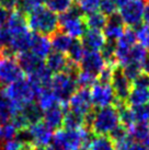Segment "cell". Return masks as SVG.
Returning <instances> with one entry per match:
<instances>
[{"instance_id": "obj_12", "label": "cell", "mask_w": 149, "mask_h": 150, "mask_svg": "<svg viewBox=\"0 0 149 150\" xmlns=\"http://www.w3.org/2000/svg\"><path fill=\"white\" fill-rule=\"evenodd\" d=\"M28 129H29L30 137H31V145L35 149L46 148L53 142L54 133L48 126H46L43 123V121L29 126Z\"/></svg>"}, {"instance_id": "obj_7", "label": "cell", "mask_w": 149, "mask_h": 150, "mask_svg": "<svg viewBox=\"0 0 149 150\" xmlns=\"http://www.w3.org/2000/svg\"><path fill=\"white\" fill-rule=\"evenodd\" d=\"M59 28L64 33L69 35L74 40H78L83 36L87 31V25L84 22V16L80 12L77 7H72L67 12L58 17Z\"/></svg>"}, {"instance_id": "obj_23", "label": "cell", "mask_w": 149, "mask_h": 150, "mask_svg": "<svg viewBox=\"0 0 149 150\" xmlns=\"http://www.w3.org/2000/svg\"><path fill=\"white\" fill-rule=\"evenodd\" d=\"M18 114L23 118V121L28 126L36 124L43 120V111L37 106L36 103H32L19 108Z\"/></svg>"}, {"instance_id": "obj_15", "label": "cell", "mask_w": 149, "mask_h": 150, "mask_svg": "<svg viewBox=\"0 0 149 150\" xmlns=\"http://www.w3.org/2000/svg\"><path fill=\"white\" fill-rule=\"evenodd\" d=\"M106 66L108 65L100 52H86L81 63L79 64L80 70L88 72L96 78Z\"/></svg>"}, {"instance_id": "obj_20", "label": "cell", "mask_w": 149, "mask_h": 150, "mask_svg": "<svg viewBox=\"0 0 149 150\" xmlns=\"http://www.w3.org/2000/svg\"><path fill=\"white\" fill-rule=\"evenodd\" d=\"M65 111L62 105H56L54 108L43 112V123L52 130H58L64 125Z\"/></svg>"}, {"instance_id": "obj_14", "label": "cell", "mask_w": 149, "mask_h": 150, "mask_svg": "<svg viewBox=\"0 0 149 150\" xmlns=\"http://www.w3.org/2000/svg\"><path fill=\"white\" fill-rule=\"evenodd\" d=\"M111 86L114 90V93H115L116 102L126 103L129 93L132 91L133 84L132 81L124 75L122 69L115 68L111 80Z\"/></svg>"}, {"instance_id": "obj_25", "label": "cell", "mask_w": 149, "mask_h": 150, "mask_svg": "<svg viewBox=\"0 0 149 150\" xmlns=\"http://www.w3.org/2000/svg\"><path fill=\"white\" fill-rule=\"evenodd\" d=\"M36 104L43 112L54 108L56 105H60L50 88H44L38 92L36 96Z\"/></svg>"}, {"instance_id": "obj_28", "label": "cell", "mask_w": 149, "mask_h": 150, "mask_svg": "<svg viewBox=\"0 0 149 150\" xmlns=\"http://www.w3.org/2000/svg\"><path fill=\"white\" fill-rule=\"evenodd\" d=\"M106 21H108V17H105L103 13L100 11L84 16V22L87 25V29L89 28V30L102 31L106 24Z\"/></svg>"}, {"instance_id": "obj_29", "label": "cell", "mask_w": 149, "mask_h": 150, "mask_svg": "<svg viewBox=\"0 0 149 150\" xmlns=\"http://www.w3.org/2000/svg\"><path fill=\"white\" fill-rule=\"evenodd\" d=\"M84 118L78 113H74L70 110L65 112V118H64V126L66 129H79L84 126Z\"/></svg>"}, {"instance_id": "obj_44", "label": "cell", "mask_w": 149, "mask_h": 150, "mask_svg": "<svg viewBox=\"0 0 149 150\" xmlns=\"http://www.w3.org/2000/svg\"><path fill=\"white\" fill-rule=\"evenodd\" d=\"M143 21L145 22V25L149 26V4H146L145 11H144V17H143Z\"/></svg>"}, {"instance_id": "obj_17", "label": "cell", "mask_w": 149, "mask_h": 150, "mask_svg": "<svg viewBox=\"0 0 149 150\" xmlns=\"http://www.w3.org/2000/svg\"><path fill=\"white\" fill-rule=\"evenodd\" d=\"M28 52L32 53L36 57L44 60L52 53L50 40L47 36L33 33L32 34V38H31V42H30Z\"/></svg>"}, {"instance_id": "obj_18", "label": "cell", "mask_w": 149, "mask_h": 150, "mask_svg": "<svg viewBox=\"0 0 149 150\" xmlns=\"http://www.w3.org/2000/svg\"><path fill=\"white\" fill-rule=\"evenodd\" d=\"M105 43L106 38L99 30H87L81 38V44L86 52H100Z\"/></svg>"}, {"instance_id": "obj_11", "label": "cell", "mask_w": 149, "mask_h": 150, "mask_svg": "<svg viewBox=\"0 0 149 150\" xmlns=\"http://www.w3.org/2000/svg\"><path fill=\"white\" fill-rule=\"evenodd\" d=\"M137 44L135 31L132 29H125L123 35L115 42V59L116 64L123 67L128 58L129 52Z\"/></svg>"}, {"instance_id": "obj_47", "label": "cell", "mask_w": 149, "mask_h": 150, "mask_svg": "<svg viewBox=\"0 0 149 150\" xmlns=\"http://www.w3.org/2000/svg\"><path fill=\"white\" fill-rule=\"evenodd\" d=\"M127 1H128V0H115V4H116V6H117V9L120 8V7H122L123 4H126Z\"/></svg>"}, {"instance_id": "obj_41", "label": "cell", "mask_w": 149, "mask_h": 150, "mask_svg": "<svg viewBox=\"0 0 149 150\" xmlns=\"http://www.w3.org/2000/svg\"><path fill=\"white\" fill-rule=\"evenodd\" d=\"M26 145H23L17 137L9 140H4V145L1 147V150H23Z\"/></svg>"}, {"instance_id": "obj_39", "label": "cell", "mask_w": 149, "mask_h": 150, "mask_svg": "<svg viewBox=\"0 0 149 150\" xmlns=\"http://www.w3.org/2000/svg\"><path fill=\"white\" fill-rule=\"evenodd\" d=\"M19 129L16 127V125L12 122H9L7 124L2 126V138L4 140H9V139H13L17 137Z\"/></svg>"}, {"instance_id": "obj_6", "label": "cell", "mask_w": 149, "mask_h": 150, "mask_svg": "<svg viewBox=\"0 0 149 150\" xmlns=\"http://www.w3.org/2000/svg\"><path fill=\"white\" fill-rule=\"evenodd\" d=\"M76 76L77 75H74L71 72L64 71L54 75L50 80V89L60 105L67 104L72 94L78 90Z\"/></svg>"}, {"instance_id": "obj_51", "label": "cell", "mask_w": 149, "mask_h": 150, "mask_svg": "<svg viewBox=\"0 0 149 150\" xmlns=\"http://www.w3.org/2000/svg\"><path fill=\"white\" fill-rule=\"evenodd\" d=\"M148 127H149V124H148Z\"/></svg>"}, {"instance_id": "obj_32", "label": "cell", "mask_w": 149, "mask_h": 150, "mask_svg": "<svg viewBox=\"0 0 149 150\" xmlns=\"http://www.w3.org/2000/svg\"><path fill=\"white\" fill-rule=\"evenodd\" d=\"M74 2L77 4V8L83 16H88L99 11L101 0H74Z\"/></svg>"}, {"instance_id": "obj_31", "label": "cell", "mask_w": 149, "mask_h": 150, "mask_svg": "<svg viewBox=\"0 0 149 150\" xmlns=\"http://www.w3.org/2000/svg\"><path fill=\"white\" fill-rule=\"evenodd\" d=\"M84 54H86V50L83 48L81 42H79L78 40H74V42L72 43V45L67 53V57H68L70 63L79 66V64L81 63Z\"/></svg>"}, {"instance_id": "obj_4", "label": "cell", "mask_w": 149, "mask_h": 150, "mask_svg": "<svg viewBox=\"0 0 149 150\" xmlns=\"http://www.w3.org/2000/svg\"><path fill=\"white\" fill-rule=\"evenodd\" d=\"M91 133L87 128L58 129L54 134L52 144L62 150H81L88 148Z\"/></svg>"}, {"instance_id": "obj_37", "label": "cell", "mask_w": 149, "mask_h": 150, "mask_svg": "<svg viewBox=\"0 0 149 150\" xmlns=\"http://www.w3.org/2000/svg\"><path fill=\"white\" fill-rule=\"evenodd\" d=\"M117 6L115 4V0H101L99 11L102 12L105 17H111L116 13Z\"/></svg>"}, {"instance_id": "obj_38", "label": "cell", "mask_w": 149, "mask_h": 150, "mask_svg": "<svg viewBox=\"0 0 149 150\" xmlns=\"http://www.w3.org/2000/svg\"><path fill=\"white\" fill-rule=\"evenodd\" d=\"M37 7H38V4L34 0H19L17 10L25 16V14H30Z\"/></svg>"}, {"instance_id": "obj_9", "label": "cell", "mask_w": 149, "mask_h": 150, "mask_svg": "<svg viewBox=\"0 0 149 150\" xmlns=\"http://www.w3.org/2000/svg\"><path fill=\"white\" fill-rule=\"evenodd\" d=\"M145 0H128L118 8V16L125 25L129 29L140 26L145 11Z\"/></svg>"}, {"instance_id": "obj_36", "label": "cell", "mask_w": 149, "mask_h": 150, "mask_svg": "<svg viewBox=\"0 0 149 150\" xmlns=\"http://www.w3.org/2000/svg\"><path fill=\"white\" fill-rule=\"evenodd\" d=\"M136 33L137 42L139 45L145 47L146 50H149V26L147 25H140L135 31Z\"/></svg>"}, {"instance_id": "obj_50", "label": "cell", "mask_w": 149, "mask_h": 150, "mask_svg": "<svg viewBox=\"0 0 149 150\" xmlns=\"http://www.w3.org/2000/svg\"><path fill=\"white\" fill-rule=\"evenodd\" d=\"M0 150H1V146H0Z\"/></svg>"}, {"instance_id": "obj_10", "label": "cell", "mask_w": 149, "mask_h": 150, "mask_svg": "<svg viewBox=\"0 0 149 150\" xmlns=\"http://www.w3.org/2000/svg\"><path fill=\"white\" fill-rule=\"evenodd\" d=\"M90 96H91L92 105L98 108L113 106L116 103V96L111 83L108 82H95L90 89Z\"/></svg>"}, {"instance_id": "obj_34", "label": "cell", "mask_w": 149, "mask_h": 150, "mask_svg": "<svg viewBox=\"0 0 149 150\" xmlns=\"http://www.w3.org/2000/svg\"><path fill=\"white\" fill-rule=\"evenodd\" d=\"M135 123L139 124H149V103L140 106L131 108Z\"/></svg>"}, {"instance_id": "obj_46", "label": "cell", "mask_w": 149, "mask_h": 150, "mask_svg": "<svg viewBox=\"0 0 149 150\" xmlns=\"http://www.w3.org/2000/svg\"><path fill=\"white\" fill-rule=\"evenodd\" d=\"M128 150H147V147L143 146V145H140V144L134 142L132 146L128 148Z\"/></svg>"}, {"instance_id": "obj_5", "label": "cell", "mask_w": 149, "mask_h": 150, "mask_svg": "<svg viewBox=\"0 0 149 150\" xmlns=\"http://www.w3.org/2000/svg\"><path fill=\"white\" fill-rule=\"evenodd\" d=\"M41 90L42 89L32 83L28 78H21L20 80L4 88L6 94L17 105L18 108L34 103Z\"/></svg>"}, {"instance_id": "obj_21", "label": "cell", "mask_w": 149, "mask_h": 150, "mask_svg": "<svg viewBox=\"0 0 149 150\" xmlns=\"http://www.w3.org/2000/svg\"><path fill=\"white\" fill-rule=\"evenodd\" d=\"M18 110L17 105L6 94L4 89H0V124H7L12 121Z\"/></svg>"}, {"instance_id": "obj_48", "label": "cell", "mask_w": 149, "mask_h": 150, "mask_svg": "<svg viewBox=\"0 0 149 150\" xmlns=\"http://www.w3.org/2000/svg\"><path fill=\"white\" fill-rule=\"evenodd\" d=\"M34 1H35L38 6H42V4H47V2H48V0H34Z\"/></svg>"}, {"instance_id": "obj_3", "label": "cell", "mask_w": 149, "mask_h": 150, "mask_svg": "<svg viewBox=\"0 0 149 150\" xmlns=\"http://www.w3.org/2000/svg\"><path fill=\"white\" fill-rule=\"evenodd\" d=\"M26 22L30 31L44 36L55 34L59 28L58 16L45 6H38L28 14Z\"/></svg>"}, {"instance_id": "obj_49", "label": "cell", "mask_w": 149, "mask_h": 150, "mask_svg": "<svg viewBox=\"0 0 149 150\" xmlns=\"http://www.w3.org/2000/svg\"><path fill=\"white\" fill-rule=\"evenodd\" d=\"M0 138H2V126L0 124Z\"/></svg>"}, {"instance_id": "obj_1", "label": "cell", "mask_w": 149, "mask_h": 150, "mask_svg": "<svg viewBox=\"0 0 149 150\" xmlns=\"http://www.w3.org/2000/svg\"><path fill=\"white\" fill-rule=\"evenodd\" d=\"M4 50L11 55H19L23 52H28L31 42L32 33L26 22V17L18 10H14L9 14L6 23Z\"/></svg>"}, {"instance_id": "obj_45", "label": "cell", "mask_w": 149, "mask_h": 150, "mask_svg": "<svg viewBox=\"0 0 149 150\" xmlns=\"http://www.w3.org/2000/svg\"><path fill=\"white\" fill-rule=\"evenodd\" d=\"M6 45V38H4V28L0 26V50L4 48Z\"/></svg>"}, {"instance_id": "obj_8", "label": "cell", "mask_w": 149, "mask_h": 150, "mask_svg": "<svg viewBox=\"0 0 149 150\" xmlns=\"http://www.w3.org/2000/svg\"><path fill=\"white\" fill-rule=\"evenodd\" d=\"M23 78L18 59L2 48L0 50V83L9 86Z\"/></svg>"}, {"instance_id": "obj_35", "label": "cell", "mask_w": 149, "mask_h": 150, "mask_svg": "<svg viewBox=\"0 0 149 150\" xmlns=\"http://www.w3.org/2000/svg\"><path fill=\"white\" fill-rule=\"evenodd\" d=\"M98 78L94 76L90 75L88 72H84L82 70H79V72L76 76V81H77V86L80 89H88L91 88L93 84L96 82Z\"/></svg>"}, {"instance_id": "obj_13", "label": "cell", "mask_w": 149, "mask_h": 150, "mask_svg": "<svg viewBox=\"0 0 149 150\" xmlns=\"http://www.w3.org/2000/svg\"><path fill=\"white\" fill-rule=\"evenodd\" d=\"M68 110L78 113L82 116H87L92 111V101L89 89H79L74 92L68 101Z\"/></svg>"}, {"instance_id": "obj_43", "label": "cell", "mask_w": 149, "mask_h": 150, "mask_svg": "<svg viewBox=\"0 0 149 150\" xmlns=\"http://www.w3.org/2000/svg\"><path fill=\"white\" fill-rule=\"evenodd\" d=\"M9 11L6 10L4 7L0 6V26L2 28L4 25H6L7 21H8V18H9Z\"/></svg>"}, {"instance_id": "obj_26", "label": "cell", "mask_w": 149, "mask_h": 150, "mask_svg": "<svg viewBox=\"0 0 149 150\" xmlns=\"http://www.w3.org/2000/svg\"><path fill=\"white\" fill-rule=\"evenodd\" d=\"M128 130L131 137L133 138L134 142L140 144L143 146H149V127L148 124H139L136 123L133 125Z\"/></svg>"}, {"instance_id": "obj_30", "label": "cell", "mask_w": 149, "mask_h": 150, "mask_svg": "<svg viewBox=\"0 0 149 150\" xmlns=\"http://www.w3.org/2000/svg\"><path fill=\"white\" fill-rule=\"evenodd\" d=\"M88 150H115L114 144L109 136H94L88 145Z\"/></svg>"}, {"instance_id": "obj_2", "label": "cell", "mask_w": 149, "mask_h": 150, "mask_svg": "<svg viewBox=\"0 0 149 150\" xmlns=\"http://www.w3.org/2000/svg\"><path fill=\"white\" fill-rule=\"evenodd\" d=\"M120 124V116L115 106L98 108L96 112L91 111L84 118V125L89 126L96 136H109Z\"/></svg>"}, {"instance_id": "obj_24", "label": "cell", "mask_w": 149, "mask_h": 150, "mask_svg": "<svg viewBox=\"0 0 149 150\" xmlns=\"http://www.w3.org/2000/svg\"><path fill=\"white\" fill-rule=\"evenodd\" d=\"M74 40L70 38L69 35L64 33L62 31H57L55 34L52 35L50 38V44H52V50L57 53L66 55L68 53L69 48L71 47Z\"/></svg>"}, {"instance_id": "obj_33", "label": "cell", "mask_w": 149, "mask_h": 150, "mask_svg": "<svg viewBox=\"0 0 149 150\" xmlns=\"http://www.w3.org/2000/svg\"><path fill=\"white\" fill-rule=\"evenodd\" d=\"M46 4H47V8L56 14L57 13L62 14L72 8L74 0H48V2Z\"/></svg>"}, {"instance_id": "obj_42", "label": "cell", "mask_w": 149, "mask_h": 150, "mask_svg": "<svg viewBox=\"0 0 149 150\" xmlns=\"http://www.w3.org/2000/svg\"><path fill=\"white\" fill-rule=\"evenodd\" d=\"M18 1L19 0H0V6L4 7L6 10H14L18 7Z\"/></svg>"}, {"instance_id": "obj_27", "label": "cell", "mask_w": 149, "mask_h": 150, "mask_svg": "<svg viewBox=\"0 0 149 150\" xmlns=\"http://www.w3.org/2000/svg\"><path fill=\"white\" fill-rule=\"evenodd\" d=\"M149 103V89H140V88H132L126 104L131 108L140 106Z\"/></svg>"}, {"instance_id": "obj_19", "label": "cell", "mask_w": 149, "mask_h": 150, "mask_svg": "<svg viewBox=\"0 0 149 150\" xmlns=\"http://www.w3.org/2000/svg\"><path fill=\"white\" fill-rule=\"evenodd\" d=\"M124 31L125 24L123 23L120 16L115 13L111 17H108L106 24H105L102 32H103L106 41H109V42H116L123 35Z\"/></svg>"}, {"instance_id": "obj_22", "label": "cell", "mask_w": 149, "mask_h": 150, "mask_svg": "<svg viewBox=\"0 0 149 150\" xmlns=\"http://www.w3.org/2000/svg\"><path fill=\"white\" fill-rule=\"evenodd\" d=\"M69 64V59L65 54L62 53H57V52H53L50 53L47 58H46L45 65L47 69L52 72V74H60L67 69Z\"/></svg>"}, {"instance_id": "obj_16", "label": "cell", "mask_w": 149, "mask_h": 150, "mask_svg": "<svg viewBox=\"0 0 149 150\" xmlns=\"http://www.w3.org/2000/svg\"><path fill=\"white\" fill-rule=\"evenodd\" d=\"M17 59L23 74H26L28 77L35 75L37 71L45 67V62L43 59L36 57L30 52H23L19 54Z\"/></svg>"}, {"instance_id": "obj_40", "label": "cell", "mask_w": 149, "mask_h": 150, "mask_svg": "<svg viewBox=\"0 0 149 150\" xmlns=\"http://www.w3.org/2000/svg\"><path fill=\"white\" fill-rule=\"evenodd\" d=\"M133 87L140 88V89H149V75L141 72L137 76L135 79L133 80Z\"/></svg>"}]
</instances>
